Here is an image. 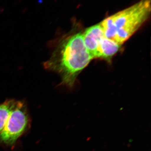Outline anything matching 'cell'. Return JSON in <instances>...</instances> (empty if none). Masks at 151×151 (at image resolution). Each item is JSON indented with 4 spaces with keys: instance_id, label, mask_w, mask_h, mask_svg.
I'll use <instances>...</instances> for the list:
<instances>
[{
    "instance_id": "1",
    "label": "cell",
    "mask_w": 151,
    "mask_h": 151,
    "mask_svg": "<svg viewBox=\"0 0 151 151\" xmlns=\"http://www.w3.org/2000/svg\"><path fill=\"white\" fill-rule=\"evenodd\" d=\"M92 59L84 45L83 34L77 33L63 37L57 42L44 67L59 74L61 84L71 87Z\"/></svg>"
},
{
    "instance_id": "2",
    "label": "cell",
    "mask_w": 151,
    "mask_h": 151,
    "mask_svg": "<svg viewBox=\"0 0 151 151\" xmlns=\"http://www.w3.org/2000/svg\"><path fill=\"white\" fill-rule=\"evenodd\" d=\"M151 0H141L100 23L105 37L122 45L149 18Z\"/></svg>"
},
{
    "instance_id": "5",
    "label": "cell",
    "mask_w": 151,
    "mask_h": 151,
    "mask_svg": "<svg viewBox=\"0 0 151 151\" xmlns=\"http://www.w3.org/2000/svg\"><path fill=\"white\" fill-rule=\"evenodd\" d=\"M121 45L105 37L103 38L97 50L96 58L110 60L118 52Z\"/></svg>"
},
{
    "instance_id": "4",
    "label": "cell",
    "mask_w": 151,
    "mask_h": 151,
    "mask_svg": "<svg viewBox=\"0 0 151 151\" xmlns=\"http://www.w3.org/2000/svg\"><path fill=\"white\" fill-rule=\"evenodd\" d=\"M104 36L100 23L86 29L83 34L84 45L92 59L96 58L98 49Z\"/></svg>"
},
{
    "instance_id": "6",
    "label": "cell",
    "mask_w": 151,
    "mask_h": 151,
    "mask_svg": "<svg viewBox=\"0 0 151 151\" xmlns=\"http://www.w3.org/2000/svg\"><path fill=\"white\" fill-rule=\"evenodd\" d=\"M16 101L14 99H9L0 103V133L5 126Z\"/></svg>"
},
{
    "instance_id": "3",
    "label": "cell",
    "mask_w": 151,
    "mask_h": 151,
    "mask_svg": "<svg viewBox=\"0 0 151 151\" xmlns=\"http://www.w3.org/2000/svg\"><path fill=\"white\" fill-rule=\"evenodd\" d=\"M30 119L24 102L17 100L4 129L0 133V146L13 147L30 128Z\"/></svg>"
}]
</instances>
